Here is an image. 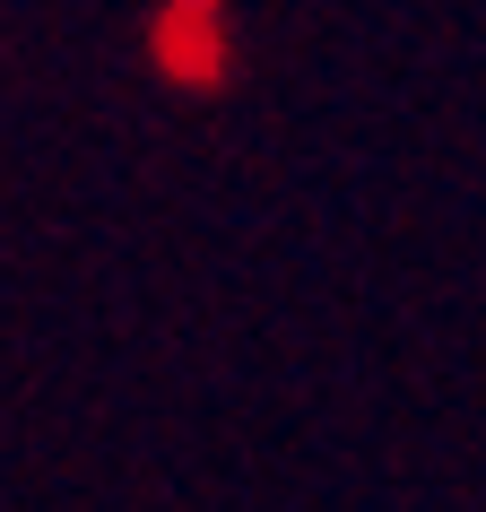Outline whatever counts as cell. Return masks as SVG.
<instances>
[{
    "label": "cell",
    "mask_w": 486,
    "mask_h": 512,
    "mask_svg": "<svg viewBox=\"0 0 486 512\" xmlns=\"http://www.w3.org/2000/svg\"><path fill=\"white\" fill-rule=\"evenodd\" d=\"M157 70L191 96H209L226 79V44H217V9H165L157 18Z\"/></svg>",
    "instance_id": "cell-1"
}]
</instances>
